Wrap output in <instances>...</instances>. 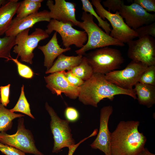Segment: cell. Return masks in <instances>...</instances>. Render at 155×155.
Masks as SVG:
<instances>
[{
	"instance_id": "6da1fadb",
	"label": "cell",
	"mask_w": 155,
	"mask_h": 155,
	"mask_svg": "<svg viewBox=\"0 0 155 155\" xmlns=\"http://www.w3.org/2000/svg\"><path fill=\"white\" fill-rule=\"evenodd\" d=\"M138 121H121L111 133V155H137L145 148L146 138L138 130Z\"/></svg>"
},
{
	"instance_id": "7a4b0ae2",
	"label": "cell",
	"mask_w": 155,
	"mask_h": 155,
	"mask_svg": "<svg viewBox=\"0 0 155 155\" xmlns=\"http://www.w3.org/2000/svg\"><path fill=\"white\" fill-rule=\"evenodd\" d=\"M120 94L129 96L134 99H137L133 90L119 87L107 81L104 75L94 73L80 87L78 98L84 104L97 107L98 103L102 100L107 98L112 101L115 96Z\"/></svg>"
},
{
	"instance_id": "3957f363",
	"label": "cell",
	"mask_w": 155,
	"mask_h": 155,
	"mask_svg": "<svg viewBox=\"0 0 155 155\" xmlns=\"http://www.w3.org/2000/svg\"><path fill=\"white\" fill-rule=\"evenodd\" d=\"M81 19L82 21H78L77 26L86 32L88 40L82 47L75 51L78 55L83 56L90 50L109 46H125L124 43L111 37L100 28L94 22L92 15L84 11Z\"/></svg>"
},
{
	"instance_id": "277c9868",
	"label": "cell",
	"mask_w": 155,
	"mask_h": 155,
	"mask_svg": "<svg viewBox=\"0 0 155 155\" xmlns=\"http://www.w3.org/2000/svg\"><path fill=\"white\" fill-rule=\"evenodd\" d=\"M83 56L86 57L94 73L104 75L119 68L124 61L119 50L108 46L94 49Z\"/></svg>"
},
{
	"instance_id": "5b68a950",
	"label": "cell",
	"mask_w": 155,
	"mask_h": 155,
	"mask_svg": "<svg viewBox=\"0 0 155 155\" xmlns=\"http://www.w3.org/2000/svg\"><path fill=\"white\" fill-rule=\"evenodd\" d=\"M101 1L92 0V4L99 16L104 20L106 19L110 23L112 27L109 34L111 36L124 43L138 37L135 31L127 25L118 11L112 13L106 10L101 4Z\"/></svg>"
},
{
	"instance_id": "8992f818",
	"label": "cell",
	"mask_w": 155,
	"mask_h": 155,
	"mask_svg": "<svg viewBox=\"0 0 155 155\" xmlns=\"http://www.w3.org/2000/svg\"><path fill=\"white\" fill-rule=\"evenodd\" d=\"M30 30H24L16 36L15 45L13 52L17 54L18 57H20L21 61L32 64L34 50L39 42L48 38L49 35L45 30L39 28H35L33 32L29 34Z\"/></svg>"
},
{
	"instance_id": "52a82bcc",
	"label": "cell",
	"mask_w": 155,
	"mask_h": 155,
	"mask_svg": "<svg viewBox=\"0 0 155 155\" xmlns=\"http://www.w3.org/2000/svg\"><path fill=\"white\" fill-rule=\"evenodd\" d=\"M45 107L51 118L50 126L54 139L52 152L57 153L64 148H69L75 145L69 125V122L60 118L47 102Z\"/></svg>"
},
{
	"instance_id": "ba28073f",
	"label": "cell",
	"mask_w": 155,
	"mask_h": 155,
	"mask_svg": "<svg viewBox=\"0 0 155 155\" xmlns=\"http://www.w3.org/2000/svg\"><path fill=\"white\" fill-rule=\"evenodd\" d=\"M0 142L25 153L44 155L36 148L33 135L30 131L25 128L22 117L18 120L17 130L15 133L9 135L5 132H0Z\"/></svg>"
},
{
	"instance_id": "9c48e42d",
	"label": "cell",
	"mask_w": 155,
	"mask_h": 155,
	"mask_svg": "<svg viewBox=\"0 0 155 155\" xmlns=\"http://www.w3.org/2000/svg\"><path fill=\"white\" fill-rule=\"evenodd\" d=\"M148 66L142 63L132 60L123 69L115 70L105 75L106 80L123 89L133 90L143 73Z\"/></svg>"
},
{
	"instance_id": "30bf717a",
	"label": "cell",
	"mask_w": 155,
	"mask_h": 155,
	"mask_svg": "<svg viewBox=\"0 0 155 155\" xmlns=\"http://www.w3.org/2000/svg\"><path fill=\"white\" fill-rule=\"evenodd\" d=\"M71 22L64 23L51 19L45 30L49 35L53 31L59 34L62 43L65 48H69L74 45L77 47L81 48L87 42V35L84 31L77 30L73 27Z\"/></svg>"
},
{
	"instance_id": "8fae6325",
	"label": "cell",
	"mask_w": 155,
	"mask_h": 155,
	"mask_svg": "<svg viewBox=\"0 0 155 155\" xmlns=\"http://www.w3.org/2000/svg\"><path fill=\"white\" fill-rule=\"evenodd\" d=\"M127 56L132 60L138 61L148 66L155 65V39L145 36L127 43Z\"/></svg>"
},
{
	"instance_id": "7c38bea8",
	"label": "cell",
	"mask_w": 155,
	"mask_h": 155,
	"mask_svg": "<svg viewBox=\"0 0 155 155\" xmlns=\"http://www.w3.org/2000/svg\"><path fill=\"white\" fill-rule=\"evenodd\" d=\"M118 12L125 19L127 25L134 30L144 25L150 24L155 21V13H149L135 3L129 5L123 4Z\"/></svg>"
},
{
	"instance_id": "4fadbf2b",
	"label": "cell",
	"mask_w": 155,
	"mask_h": 155,
	"mask_svg": "<svg viewBox=\"0 0 155 155\" xmlns=\"http://www.w3.org/2000/svg\"><path fill=\"white\" fill-rule=\"evenodd\" d=\"M113 112V108L111 105L104 106L101 108L99 132L95 140L90 145L92 148L100 150L105 155H111V132L108 129V122Z\"/></svg>"
},
{
	"instance_id": "5bb4252c",
	"label": "cell",
	"mask_w": 155,
	"mask_h": 155,
	"mask_svg": "<svg viewBox=\"0 0 155 155\" xmlns=\"http://www.w3.org/2000/svg\"><path fill=\"white\" fill-rule=\"evenodd\" d=\"M63 71L55 72L44 77L46 86L53 94L61 96L63 93L70 99H75L78 97L80 87H75L70 84L65 78Z\"/></svg>"
},
{
	"instance_id": "9a60e30c",
	"label": "cell",
	"mask_w": 155,
	"mask_h": 155,
	"mask_svg": "<svg viewBox=\"0 0 155 155\" xmlns=\"http://www.w3.org/2000/svg\"><path fill=\"white\" fill-rule=\"evenodd\" d=\"M46 5L50 10L49 15L51 19L64 23L71 22L77 26L79 21L76 18L75 3L65 0H48Z\"/></svg>"
},
{
	"instance_id": "2e32d148",
	"label": "cell",
	"mask_w": 155,
	"mask_h": 155,
	"mask_svg": "<svg viewBox=\"0 0 155 155\" xmlns=\"http://www.w3.org/2000/svg\"><path fill=\"white\" fill-rule=\"evenodd\" d=\"M51 19L49 11L47 10L38 12L21 19L15 18L5 32V36H16L23 31L32 28L38 22L42 21L49 22Z\"/></svg>"
},
{
	"instance_id": "e0dca14e",
	"label": "cell",
	"mask_w": 155,
	"mask_h": 155,
	"mask_svg": "<svg viewBox=\"0 0 155 155\" xmlns=\"http://www.w3.org/2000/svg\"><path fill=\"white\" fill-rule=\"evenodd\" d=\"M57 32H55L51 39L45 45L39 46L38 49L43 53L44 56V66L49 69L53 65L55 59L63 53L71 50L70 47L61 48L59 44L57 37Z\"/></svg>"
},
{
	"instance_id": "ac0fdd59",
	"label": "cell",
	"mask_w": 155,
	"mask_h": 155,
	"mask_svg": "<svg viewBox=\"0 0 155 155\" xmlns=\"http://www.w3.org/2000/svg\"><path fill=\"white\" fill-rule=\"evenodd\" d=\"M20 2L18 0H8L0 7V36L9 28Z\"/></svg>"
},
{
	"instance_id": "d6986e66",
	"label": "cell",
	"mask_w": 155,
	"mask_h": 155,
	"mask_svg": "<svg viewBox=\"0 0 155 155\" xmlns=\"http://www.w3.org/2000/svg\"><path fill=\"white\" fill-rule=\"evenodd\" d=\"M83 55L67 56L61 54L58 57L51 68L45 72V73H53L57 72L70 70L78 66L81 63Z\"/></svg>"
},
{
	"instance_id": "ffe728a7",
	"label": "cell",
	"mask_w": 155,
	"mask_h": 155,
	"mask_svg": "<svg viewBox=\"0 0 155 155\" xmlns=\"http://www.w3.org/2000/svg\"><path fill=\"white\" fill-rule=\"evenodd\" d=\"M133 90L140 104L148 108L155 104V86L137 83Z\"/></svg>"
},
{
	"instance_id": "44dd1931",
	"label": "cell",
	"mask_w": 155,
	"mask_h": 155,
	"mask_svg": "<svg viewBox=\"0 0 155 155\" xmlns=\"http://www.w3.org/2000/svg\"><path fill=\"white\" fill-rule=\"evenodd\" d=\"M24 116L22 114H16L11 112L10 109L6 108L0 104V132H5L11 129L12 121L17 118Z\"/></svg>"
},
{
	"instance_id": "7402d4cb",
	"label": "cell",
	"mask_w": 155,
	"mask_h": 155,
	"mask_svg": "<svg viewBox=\"0 0 155 155\" xmlns=\"http://www.w3.org/2000/svg\"><path fill=\"white\" fill-rule=\"evenodd\" d=\"M41 3L33 0H24L20 2L16 11V19H21L38 12L41 7Z\"/></svg>"
},
{
	"instance_id": "603a6c76",
	"label": "cell",
	"mask_w": 155,
	"mask_h": 155,
	"mask_svg": "<svg viewBox=\"0 0 155 155\" xmlns=\"http://www.w3.org/2000/svg\"><path fill=\"white\" fill-rule=\"evenodd\" d=\"M70 71L74 75L84 81L88 80L94 73L92 67L84 56H83L81 63L72 68Z\"/></svg>"
},
{
	"instance_id": "cb8c5ba5",
	"label": "cell",
	"mask_w": 155,
	"mask_h": 155,
	"mask_svg": "<svg viewBox=\"0 0 155 155\" xmlns=\"http://www.w3.org/2000/svg\"><path fill=\"white\" fill-rule=\"evenodd\" d=\"M82 4V9L84 12H89L90 14L94 16L97 20L99 27L103 29L104 32L107 34L109 35L111 31L110 24L106 20L102 19L96 13L91 3L88 0H81Z\"/></svg>"
},
{
	"instance_id": "d4e9b609",
	"label": "cell",
	"mask_w": 155,
	"mask_h": 155,
	"mask_svg": "<svg viewBox=\"0 0 155 155\" xmlns=\"http://www.w3.org/2000/svg\"><path fill=\"white\" fill-rule=\"evenodd\" d=\"M16 36H5L0 37V58L10 60L12 58L11 51L15 45Z\"/></svg>"
},
{
	"instance_id": "484cf974",
	"label": "cell",
	"mask_w": 155,
	"mask_h": 155,
	"mask_svg": "<svg viewBox=\"0 0 155 155\" xmlns=\"http://www.w3.org/2000/svg\"><path fill=\"white\" fill-rule=\"evenodd\" d=\"M10 110L13 113L17 112L22 113L32 119H34V116L31 113L30 104L25 95L24 86L23 85L21 87L20 95L16 104Z\"/></svg>"
},
{
	"instance_id": "4316f807",
	"label": "cell",
	"mask_w": 155,
	"mask_h": 155,
	"mask_svg": "<svg viewBox=\"0 0 155 155\" xmlns=\"http://www.w3.org/2000/svg\"><path fill=\"white\" fill-rule=\"evenodd\" d=\"M138 82L155 86V65L148 66L142 74Z\"/></svg>"
},
{
	"instance_id": "83f0119b",
	"label": "cell",
	"mask_w": 155,
	"mask_h": 155,
	"mask_svg": "<svg viewBox=\"0 0 155 155\" xmlns=\"http://www.w3.org/2000/svg\"><path fill=\"white\" fill-rule=\"evenodd\" d=\"M18 57L16 59L12 58L10 60H12L16 65L19 75L25 78H32L34 76V72L28 66L19 61Z\"/></svg>"
},
{
	"instance_id": "f1b7e54d",
	"label": "cell",
	"mask_w": 155,
	"mask_h": 155,
	"mask_svg": "<svg viewBox=\"0 0 155 155\" xmlns=\"http://www.w3.org/2000/svg\"><path fill=\"white\" fill-rule=\"evenodd\" d=\"M140 38L145 36L155 37V22L142 26L135 30Z\"/></svg>"
},
{
	"instance_id": "f546056e",
	"label": "cell",
	"mask_w": 155,
	"mask_h": 155,
	"mask_svg": "<svg viewBox=\"0 0 155 155\" xmlns=\"http://www.w3.org/2000/svg\"><path fill=\"white\" fill-rule=\"evenodd\" d=\"M124 3V1L121 0H106L102 2L103 7L107 8L108 11L113 12L118 11Z\"/></svg>"
},
{
	"instance_id": "4dcf8cb0",
	"label": "cell",
	"mask_w": 155,
	"mask_h": 155,
	"mask_svg": "<svg viewBox=\"0 0 155 155\" xmlns=\"http://www.w3.org/2000/svg\"><path fill=\"white\" fill-rule=\"evenodd\" d=\"M65 78L71 85L76 87H80L84 83V81L74 75L69 70L67 72L63 71Z\"/></svg>"
},
{
	"instance_id": "1f68e13d",
	"label": "cell",
	"mask_w": 155,
	"mask_h": 155,
	"mask_svg": "<svg viewBox=\"0 0 155 155\" xmlns=\"http://www.w3.org/2000/svg\"><path fill=\"white\" fill-rule=\"evenodd\" d=\"M64 115L66 120L69 122L76 121L80 117L78 111L75 108L71 107L66 108L65 111Z\"/></svg>"
},
{
	"instance_id": "d6a6232c",
	"label": "cell",
	"mask_w": 155,
	"mask_h": 155,
	"mask_svg": "<svg viewBox=\"0 0 155 155\" xmlns=\"http://www.w3.org/2000/svg\"><path fill=\"white\" fill-rule=\"evenodd\" d=\"M0 151L6 155H25V153L21 151L0 142Z\"/></svg>"
},
{
	"instance_id": "836d02e7",
	"label": "cell",
	"mask_w": 155,
	"mask_h": 155,
	"mask_svg": "<svg viewBox=\"0 0 155 155\" xmlns=\"http://www.w3.org/2000/svg\"><path fill=\"white\" fill-rule=\"evenodd\" d=\"M133 3L137 4L148 12H155V0H134Z\"/></svg>"
},
{
	"instance_id": "e575fe53",
	"label": "cell",
	"mask_w": 155,
	"mask_h": 155,
	"mask_svg": "<svg viewBox=\"0 0 155 155\" xmlns=\"http://www.w3.org/2000/svg\"><path fill=\"white\" fill-rule=\"evenodd\" d=\"M10 86V84H9L5 86H0L1 103L5 106H6L9 102V97Z\"/></svg>"
},
{
	"instance_id": "d590c367",
	"label": "cell",
	"mask_w": 155,
	"mask_h": 155,
	"mask_svg": "<svg viewBox=\"0 0 155 155\" xmlns=\"http://www.w3.org/2000/svg\"><path fill=\"white\" fill-rule=\"evenodd\" d=\"M91 137V135H90L88 137H86L83 139L78 144H75V145L72 146L68 148H69V151L68 154L67 155H73L75 151L77 148L80 145L82 142L84 141L85 140H86L88 138L90 137Z\"/></svg>"
},
{
	"instance_id": "8d00e7d4",
	"label": "cell",
	"mask_w": 155,
	"mask_h": 155,
	"mask_svg": "<svg viewBox=\"0 0 155 155\" xmlns=\"http://www.w3.org/2000/svg\"><path fill=\"white\" fill-rule=\"evenodd\" d=\"M137 155H155L154 154L150 152L146 148L140 152Z\"/></svg>"
},
{
	"instance_id": "74e56055",
	"label": "cell",
	"mask_w": 155,
	"mask_h": 155,
	"mask_svg": "<svg viewBox=\"0 0 155 155\" xmlns=\"http://www.w3.org/2000/svg\"><path fill=\"white\" fill-rule=\"evenodd\" d=\"M8 0H0V7L3 5L7 3Z\"/></svg>"
},
{
	"instance_id": "f35d334b",
	"label": "cell",
	"mask_w": 155,
	"mask_h": 155,
	"mask_svg": "<svg viewBox=\"0 0 155 155\" xmlns=\"http://www.w3.org/2000/svg\"><path fill=\"white\" fill-rule=\"evenodd\" d=\"M1 103V99H0V104Z\"/></svg>"
}]
</instances>
